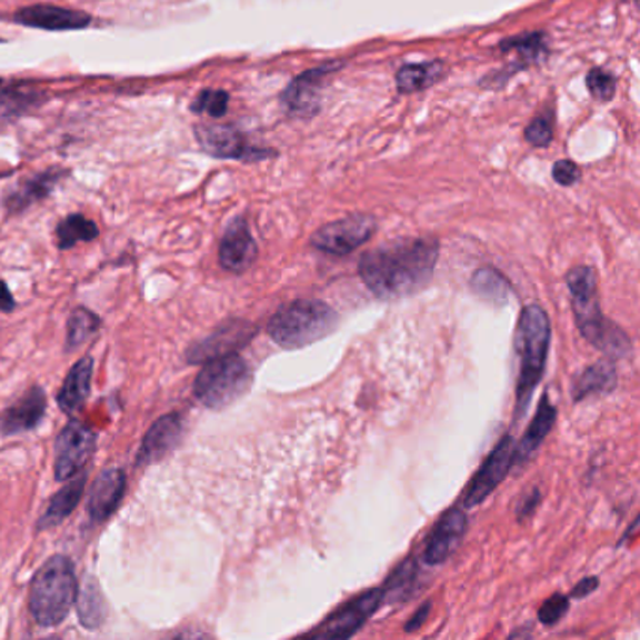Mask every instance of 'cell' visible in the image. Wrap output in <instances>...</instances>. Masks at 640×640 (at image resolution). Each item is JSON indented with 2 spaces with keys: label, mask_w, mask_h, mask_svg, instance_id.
Returning a JSON list of instances; mask_svg holds the SVG:
<instances>
[{
  "label": "cell",
  "mask_w": 640,
  "mask_h": 640,
  "mask_svg": "<svg viewBox=\"0 0 640 640\" xmlns=\"http://www.w3.org/2000/svg\"><path fill=\"white\" fill-rule=\"evenodd\" d=\"M97 434L91 427L81 421H70L62 429L54 446V478L57 481H67L78 476L86 468L87 462L94 453Z\"/></svg>",
  "instance_id": "cell-9"
},
{
  "label": "cell",
  "mask_w": 640,
  "mask_h": 640,
  "mask_svg": "<svg viewBox=\"0 0 640 640\" xmlns=\"http://www.w3.org/2000/svg\"><path fill=\"white\" fill-rule=\"evenodd\" d=\"M526 141L533 147L550 146V141L554 138V130H552V122L549 117H536L524 130Z\"/></svg>",
  "instance_id": "cell-35"
},
{
  "label": "cell",
  "mask_w": 640,
  "mask_h": 640,
  "mask_svg": "<svg viewBox=\"0 0 640 640\" xmlns=\"http://www.w3.org/2000/svg\"><path fill=\"white\" fill-rule=\"evenodd\" d=\"M340 67L342 62H331V64H321V67L310 68L307 72L299 73L280 94V103L291 117H297V119H312L318 116L321 109V98H323L321 97L323 83Z\"/></svg>",
  "instance_id": "cell-10"
},
{
  "label": "cell",
  "mask_w": 640,
  "mask_h": 640,
  "mask_svg": "<svg viewBox=\"0 0 640 640\" xmlns=\"http://www.w3.org/2000/svg\"><path fill=\"white\" fill-rule=\"evenodd\" d=\"M100 236L98 226L92 222L91 218L83 217L79 212L68 214L61 224L57 226V242L61 250H70L78 242L94 241Z\"/></svg>",
  "instance_id": "cell-29"
},
{
  "label": "cell",
  "mask_w": 640,
  "mask_h": 640,
  "mask_svg": "<svg viewBox=\"0 0 640 640\" xmlns=\"http://www.w3.org/2000/svg\"><path fill=\"white\" fill-rule=\"evenodd\" d=\"M46 393L42 387H31L16 404L0 413V434L13 436L37 429L46 413Z\"/></svg>",
  "instance_id": "cell-19"
},
{
  "label": "cell",
  "mask_w": 640,
  "mask_h": 640,
  "mask_svg": "<svg viewBox=\"0 0 640 640\" xmlns=\"http://www.w3.org/2000/svg\"><path fill=\"white\" fill-rule=\"evenodd\" d=\"M587 87L596 100L609 102L617 92V78L604 68H592L587 76Z\"/></svg>",
  "instance_id": "cell-34"
},
{
  "label": "cell",
  "mask_w": 640,
  "mask_h": 640,
  "mask_svg": "<svg viewBox=\"0 0 640 640\" xmlns=\"http://www.w3.org/2000/svg\"><path fill=\"white\" fill-rule=\"evenodd\" d=\"M182 434H184V421L179 413L160 417L143 438L138 459H136L138 464H152V462L162 460L166 454H170L179 446Z\"/></svg>",
  "instance_id": "cell-17"
},
{
  "label": "cell",
  "mask_w": 640,
  "mask_h": 640,
  "mask_svg": "<svg viewBox=\"0 0 640 640\" xmlns=\"http://www.w3.org/2000/svg\"><path fill=\"white\" fill-rule=\"evenodd\" d=\"M92 369H94V361L91 357H83L68 372L67 380L57 394L62 411L72 416L83 408L86 400L89 399V393H91Z\"/></svg>",
  "instance_id": "cell-22"
},
{
  "label": "cell",
  "mask_w": 640,
  "mask_h": 640,
  "mask_svg": "<svg viewBox=\"0 0 640 640\" xmlns=\"http://www.w3.org/2000/svg\"><path fill=\"white\" fill-rule=\"evenodd\" d=\"M599 579L598 577H588V579L580 580L579 584L573 588L571 592V598H587L593 590H598Z\"/></svg>",
  "instance_id": "cell-39"
},
{
  "label": "cell",
  "mask_w": 640,
  "mask_h": 640,
  "mask_svg": "<svg viewBox=\"0 0 640 640\" xmlns=\"http://www.w3.org/2000/svg\"><path fill=\"white\" fill-rule=\"evenodd\" d=\"M78 599V579L68 556H53L38 569L31 584V612L38 626L57 628Z\"/></svg>",
  "instance_id": "cell-4"
},
{
  "label": "cell",
  "mask_w": 640,
  "mask_h": 640,
  "mask_svg": "<svg viewBox=\"0 0 640 640\" xmlns=\"http://www.w3.org/2000/svg\"><path fill=\"white\" fill-rule=\"evenodd\" d=\"M617 381L614 363L609 361V359L599 361V363L588 367V369L574 380L573 399L580 402V400L588 399V397H592V394L610 393V391H614Z\"/></svg>",
  "instance_id": "cell-26"
},
{
  "label": "cell",
  "mask_w": 640,
  "mask_h": 640,
  "mask_svg": "<svg viewBox=\"0 0 640 640\" xmlns=\"http://www.w3.org/2000/svg\"><path fill=\"white\" fill-rule=\"evenodd\" d=\"M571 304H573L574 320L582 337L603 351L609 359H623L631 353V340L628 332L604 318L599 307L598 274L592 267H574L566 277Z\"/></svg>",
  "instance_id": "cell-2"
},
{
  "label": "cell",
  "mask_w": 640,
  "mask_h": 640,
  "mask_svg": "<svg viewBox=\"0 0 640 640\" xmlns=\"http://www.w3.org/2000/svg\"><path fill=\"white\" fill-rule=\"evenodd\" d=\"M228 106H230L228 92L220 91V89H206L196 97L190 109H192V113H198V116L222 119L228 113Z\"/></svg>",
  "instance_id": "cell-33"
},
{
  "label": "cell",
  "mask_w": 640,
  "mask_h": 640,
  "mask_svg": "<svg viewBox=\"0 0 640 640\" xmlns=\"http://www.w3.org/2000/svg\"><path fill=\"white\" fill-rule=\"evenodd\" d=\"M466 528H468V517H466L464 509H449L430 533L429 543L424 549V562L429 566H440L446 562L464 538Z\"/></svg>",
  "instance_id": "cell-16"
},
{
  "label": "cell",
  "mask_w": 640,
  "mask_h": 640,
  "mask_svg": "<svg viewBox=\"0 0 640 640\" xmlns=\"http://www.w3.org/2000/svg\"><path fill=\"white\" fill-rule=\"evenodd\" d=\"M254 334L256 327L248 321H226L207 339L188 348L187 361L192 364H206L218 357L231 356L244 348Z\"/></svg>",
  "instance_id": "cell-12"
},
{
  "label": "cell",
  "mask_w": 640,
  "mask_h": 640,
  "mask_svg": "<svg viewBox=\"0 0 640 640\" xmlns=\"http://www.w3.org/2000/svg\"><path fill=\"white\" fill-rule=\"evenodd\" d=\"M87 478L83 473L73 476L70 483L64 484L57 494L51 498L46 513L38 520V530H49L54 526L61 524L62 520H67L73 513V509L78 508L79 500L86 490Z\"/></svg>",
  "instance_id": "cell-24"
},
{
  "label": "cell",
  "mask_w": 640,
  "mask_h": 640,
  "mask_svg": "<svg viewBox=\"0 0 640 640\" xmlns=\"http://www.w3.org/2000/svg\"><path fill=\"white\" fill-rule=\"evenodd\" d=\"M446 73V64L441 61L419 62V64H404L397 72V89L402 94L421 92L436 86Z\"/></svg>",
  "instance_id": "cell-27"
},
{
  "label": "cell",
  "mask_w": 640,
  "mask_h": 640,
  "mask_svg": "<svg viewBox=\"0 0 640 640\" xmlns=\"http://www.w3.org/2000/svg\"><path fill=\"white\" fill-rule=\"evenodd\" d=\"M339 327V314L318 299H297L277 310L267 332L286 350H299L329 337Z\"/></svg>",
  "instance_id": "cell-5"
},
{
  "label": "cell",
  "mask_w": 640,
  "mask_h": 640,
  "mask_svg": "<svg viewBox=\"0 0 640 640\" xmlns=\"http://www.w3.org/2000/svg\"><path fill=\"white\" fill-rule=\"evenodd\" d=\"M381 601H383L381 588L364 592L363 596L351 599L350 603L340 607L334 614L321 623L320 628L312 631L310 637H314V639H350L374 614Z\"/></svg>",
  "instance_id": "cell-11"
},
{
  "label": "cell",
  "mask_w": 640,
  "mask_h": 640,
  "mask_svg": "<svg viewBox=\"0 0 640 640\" xmlns=\"http://www.w3.org/2000/svg\"><path fill=\"white\" fill-rule=\"evenodd\" d=\"M539 500H541V494H539V490H532L530 494L526 496L524 500L520 502L519 511H517V517L519 520H526L528 517H532L533 511L538 509Z\"/></svg>",
  "instance_id": "cell-38"
},
{
  "label": "cell",
  "mask_w": 640,
  "mask_h": 640,
  "mask_svg": "<svg viewBox=\"0 0 640 640\" xmlns=\"http://www.w3.org/2000/svg\"><path fill=\"white\" fill-rule=\"evenodd\" d=\"M256 258H258V244H256L254 237L250 233L247 220L237 217L226 228L222 241H220V250H218L220 266L224 267L226 271L241 274L254 266Z\"/></svg>",
  "instance_id": "cell-15"
},
{
  "label": "cell",
  "mask_w": 640,
  "mask_h": 640,
  "mask_svg": "<svg viewBox=\"0 0 640 640\" xmlns=\"http://www.w3.org/2000/svg\"><path fill=\"white\" fill-rule=\"evenodd\" d=\"M196 139L201 149L220 158V160H237V162H260L267 158L277 157V151L263 149L248 141L247 136L239 128L217 122H203L193 128Z\"/></svg>",
  "instance_id": "cell-7"
},
{
  "label": "cell",
  "mask_w": 640,
  "mask_h": 640,
  "mask_svg": "<svg viewBox=\"0 0 640 640\" xmlns=\"http://www.w3.org/2000/svg\"><path fill=\"white\" fill-rule=\"evenodd\" d=\"M417 574H419L417 558L411 556L400 563L399 568L394 569L391 577L386 580V587L381 588L383 599L400 601V599L410 598L411 590L416 587Z\"/></svg>",
  "instance_id": "cell-31"
},
{
  "label": "cell",
  "mask_w": 640,
  "mask_h": 640,
  "mask_svg": "<svg viewBox=\"0 0 640 640\" xmlns=\"http://www.w3.org/2000/svg\"><path fill=\"white\" fill-rule=\"evenodd\" d=\"M514 464V441L511 436H503L500 443L496 446L494 451L484 460L481 470L476 473L470 487L466 490L464 508H476L479 503L484 502L496 487L502 483L508 476L511 466Z\"/></svg>",
  "instance_id": "cell-13"
},
{
  "label": "cell",
  "mask_w": 640,
  "mask_h": 640,
  "mask_svg": "<svg viewBox=\"0 0 640 640\" xmlns=\"http://www.w3.org/2000/svg\"><path fill=\"white\" fill-rule=\"evenodd\" d=\"M569 598L568 596H562V593H554L552 598L544 601L543 607L539 609V620L544 626H554V623L560 622L566 612H568Z\"/></svg>",
  "instance_id": "cell-36"
},
{
  "label": "cell",
  "mask_w": 640,
  "mask_h": 640,
  "mask_svg": "<svg viewBox=\"0 0 640 640\" xmlns=\"http://www.w3.org/2000/svg\"><path fill=\"white\" fill-rule=\"evenodd\" d=\"M471 291L483 299V301L492 302L496 307H502L509 299L511 293V284L508 278L503 277L502 272L496 271L492 267H483L473 272L471 277Z\"/></svg>",
  "instance_id": "cell-28"
},
{
  "label": "cell",
  "mask_w": 640,
  "mask_h": 640,
  "mask_svg": "<svg viewBox=\"0 0 640 640\" xmlns=\"http://www.w3.org/2000/svg\"><path fill=\"white\" fill-rule=\"evenodd\" d=\"M98 327H100V318L94 312L87 309L73 310L68 318L67 351H72L73 348L83 344L87 339H91L92 334L98 331Z\"/></svg>",
  "instance_id": "cell-32"
},
{
  "label": "cell",
  "mask_w": 640,
  "mask_h": 640,
  "mask_svg": "<svg viewBox=\"0 0 640 640\" xmlns=\"http://www.w3.org/2000/svg\"><path fill=\"white\" fill-rule=\"evenodd\" d=\"M552 177L560 187H573L580 181V168L571 160H558L552 168Z\"/></svg>",
  "instance_id": "cell-37"
},
{
  "label": "cell",
  "mask_w": 640,
  "mask_h": 640,
  "mask_svg": "<svg viewBox=\"0 0 640 640\" xmlns=\"http://www.w3.org/2000/svg\"><path fill=\"white\" fill-rule=\"evenodd\" d=\"M13 21L29 29L49 32L83 31L91 27L92 18L81 10L54 7V4H34L13 13Z\"/></svg>",
  "instance_id": "cell-14"
},
{
  "label": "cell",
  "mask_w": 640,
  "mask_h": 640,
  "mask_svg": "<svg viewBox=\"0 0 640 640\" xmlns=\"http://www.w3.org/2000/svg\"><path fill=\"white\" fill-rule=\"evenodd\" d=\"M503 53L514 54L513 72L538 64L549 54V42L543 32H528L520 37L508 38L500 43Z\"/></svg>",
  "instance_id": "cell-25"
},
{
  "label": "cell",
  "mask_w": 640,
  "mask_h": 640,
  "mask_svg": "<svg viewBox=\"0 0 640 640\" xmlns=\"http://www.w3.org/2000/svg\"><path fill=\"white\" fill-rule=\"evenodd\" d=\"M430 603H424L421 609L417 610L416 617L411 618L410 622L406 623V633H413L417 629L421 628L427 618H429Z\"/></svg>",
  "instance_id": "cell-40"
},
{
  "label": "cell",
  "mask_w": 640,
  "mask_h": 640,
  "mask_svg": "<svg viewBox=\"0 0 640 640\" xmlns=\"http://www.w3.org/2000/svg\"><path fill=\"white\" fill-rule=\"evenodd\" d=\"M46 92L29 81L0 79V124H12L46 102Z\"/></svg>",
  "instance_id": "cell-18"
},
{
  "label": "cell",
  "mask_w": 640,
  "mask_h": 640,
  "mask_svg": "<svg viewBox=\"0 0 640 640\" xmlns=\"http://www.w3.org/2000/svg\"><path fill=\"white\" fill-rule=\"evenodd\" d=\"M78 614L87 629H98L106 620V601L98 588L97 580L89 579L81 592H78Z\"/></svg>",
  "instance_id": "cell-30"
},
{
  "label": "cell",
  "mask_w": 640,
  "mask_h": 640,
  "mask_svg": "<svg viewBox=\"0 0 640 640\" xmlns=\"http://www.w3.org/2000/svg\"><path fill=\"white\" fill-rule=\"evenodd\" d=\"M374 233V218L369 214H350L320 228L310 237V244L323 254L348 256L369 242Z\"/></svg>",
  "instance_id": "cell-8"
},
{
  "label": "cell",
  "mask_w": 640,
  "mask_h": 640,
  "mask_svg": "<svg viewBox=\"0 0 640 640\" xmlns=\"http://www.w3.org/2000/svg\"><path fill=\"white\" fill-rule=\"evenodd\" d=\"M127 489V476L119 468H111L98 476L92 484L91 498H89V517L94 522H103L116 513L121 506L122 496Z\"/></svg>",
  "instance_id": "cell-20"
},
{
  "label": "cell",
  "mask_w": 640,
  "mask_h": 640,
  "mask_svg": "<svg viewBox=\"0 0 640 640\" xmlns=\"http://www.w3.org/2000/svg\"><path fill=\"white\" fill-rule=\"evenodd\" d=\"M554 421L556 408L550 404L549 397L543 394L532 424L526 430L524 438L520 440L519 446H514V464H524V462L530 460V457L543 443L544 438L550 434V430L554 427Z\"/></svg>",
  "instance_id": "cell-23"
},
{
  "label": "cell",
  "mask_w": 640,
  "mask_h": 640,
  "mask_svg": "<svg viewBox=\"0 0 640 640\" xmlns=\"http://www.w3.org/2000/svg\"><path fill=\"white\" fill-rule=\"evenodd\" d=\"M16 309V299L4 280H0V312H12Z\"/></svg>",
  "instance_id": "cell-41"
},
{
  "label": "cell",
  "mask_w": 640,
  "mask_h": 640,
  "mask_svg": "<svg viewBox=\"0 0 640 640\" xmlns=\"http://www.w3.org/2000/svg\"><path fill=\"white\" fill-rule=\"evenodd\" d=\"M438 256L436 239H406L367 252L359 261V274L380 299L416 296L429 286Z\"/></svg>",
  "instance_id": "cell-1"
},
{
  "label": "cell",
  "mask_w": 640,
  "mask_h": 640,
  "mask_svg": "<svg viewBox=\"0 0 640 640\" xmlns=\"http://www.w3.org/2000/svg\"><path fill=\"white\" fill-rule=\"evenodd\" d=\"M550 348L549 316L538 304H530L522 310L517 327V351H519L520 372L517 381V419L532 400L533 389L543 378L547 357Z\"/></svg>",
  "instance_id": "cell-3"
},
{
  "label": "cell",
  "mask_w": 640,
  "mask_h": 640,
  "mask_svg": "<svg viewBox=\"0 0 640 640\" xmlns=\"http://www.w3.org/2000/svg\"><path fill=\"white\" fill-rule=\"evenodd\" d=\"M64 176H67L64 170H48L27 179L21 187L8 193L7 200H4L7 211L10 214H19L38 201L46 200Z\"/></svg>",
  "instance_id": "cell-21"
},
{
  "label": "cell",
  "mask_w": 640,
  "mask_h": 640,
  "mask_svg": "<svg viewBox=\"0 0 640 640\" xmlns=\"http://www.w3.org/2000/svg\"><path fill=\"white\" fill-rule=\"evenodd\" d=\"M252 386V370L237 353L218 357L206 363L193 386L201 404L211 410H224L248 393Z\"/></svg>",
  "instance_id": "cell-6"
},
{
  "label": "cell",
  "mask_w": 640,
  "mask_h": 640,
  "mask_svg": "<svg viewBox=\"0 0 640 640\" xmlns=\"http://www.w3.org/2000/svg\"><path fill=\"white\" fill-rule=\"evenodd\" d=\"M0 42H2V38H0Z\"/></svg>",
  "instance_id": "cell-42"
}]
</instances>
